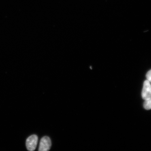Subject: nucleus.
I'll return each instance as SVG.
<instances>
[{"label": "nucleus", "mask_w": 151, "mask_h": 151, "mask_svg": "<svg viewBox=\"0 0 151 151\" xmlns=\"http://www.w3.org/2000/svg\"><path fill=\"white\" fill-rule=\"evenodd\" d=\"M38 138L37 135L30 136L26 139V146L27 150L30 151L35 150L36 148Z\"/></svg>", "instance_id": "f257e3e1"}, {"label": "nucleus", "mask_w": 151, "mask_h": 151, "mask_svg": "<svg viewBox=\"0 0 151 151\" xmlns=\"http://www.w3.org/2000/svg\"><path fill=\"white\" fill-rule=\"evenodd\" d=\"M52 146L51 141L50 138L45 136L41 138L40 143L39 151H48L50 150Z\"/></svg>", "instance_id": "f03ea898"}, {"label": "nucleus", "mask_w": 151, "mask_h": 151, "mask_svg": "<svg viewBox=\"0 0 151 151\" xmlns=\"http://www.w3.org/2000/svg\"><path fill=\"white\" fill-rule=\"evenodd\" d=\"M141 95L142 99L144 100L151 97V85L147 80L145 81L143 83Z\"/></svg>", "instance_id": "7ed1b4c3"}, {"label": "nucleus", "mask_w": 151, "mask_h": 151, "mask_svg": "<svg viewBox=\"0 0 151 151\" xmlns=\"http://www.w3.org/2000/svg\"><path fill=\"white\" fill-rule=\"evenodd\" d=\"M145 101L143 103V107L146 110H150L151 109V97Z\"/></svg>", "instance_id": "20e7f679"}, {"label": "nucleus", "mask_w": 151, "mask_h": 151, "mask_svg": "<svg viewBox=\"0 0 151 151\" xmlns=\"http://www.w3.org/2000/svg\"><path fill=\"white\" fill-rule=\"evenodd\" d=\"M146 77L147 80L150 83H151V70L147 72Z\"/></svg>", "instance_id": "39448f33"}]
</instances>
